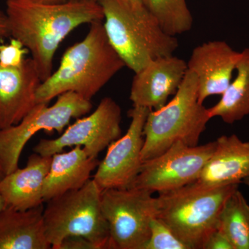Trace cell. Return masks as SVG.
Segmentation results:
<instances>
[{
  "label": "cell",
  "mask_w": 249,
  "mask_h": 249,
  "mask_svg": "<svg viewBox=\"0 0 249 249\" xmlns=\"http://www.w3.org/2000/svg\"><path fill=\"white\" fill-rule=\"evenodd\" d=\"M202 249H235V248L227 236L219 229H216L205 241Z\"/></svg>",
  "instance_id": "cell-24"
},
{
  "label": "cell",
  "mask_w": 249,
  "mask_h": 249,
  "mask_svg": "<svg viewBox=\"0 0 249 249\" xmlns=\"http://www.w3.org/2000/svg\"><path fill=\"white\" fill-rule=\"evenodd\" d=\"M214 147L215 141L196 146L175 142L160 155L143 162L131 188L160 194L191 184L199 178Z\"/></svg>",
  "instance_id": "cell-9"
},
{
  "label": "cell",
  "mask_w": 249,
  "mask_h": 249,
  "mask_svg": "<svg viewBox=\"0 0 249 249\" xmlns=\"http://www.w3.org/2000/svg\"><path fill=\"white\" fill-rule=\"evenodd\" d=\"M4 177V174L3 173L2 169H1V165H0V180Z\"/></svg>",
  "instance_id": "cell-30"
},
{
  "label": "cell",
  "mask_w": 249,
  "mask_h": 249,
  "mask_svg": "<svg viewBox=\"0 0 249 249\" xmlns=\"http://www.w3.org/2000/svg\"><path fill=\"white\" fill-rule=\"evenodd\" d=\"M150 237L142 249H191L158 216L150 222Z\"/></svg>",
  "instance_id": "cell-22"
},
{
  "label": "cell",
  "mask_w": 249,
  "mask_h": 249,
  "mask_svg": "<svg viewBox=\"0 0 249 249\" xmlns=\"http://www.w3.org/2000/svg\"><path fill=\"white\" fill-rule=\"evenodd\" d=\"M217 229L227 236L235 249H249V205L239 189L224 203Z\"/></svg>",
  "instance_id": "cell-20"
},
{
  "label": "cell",
  "mask_w": 249,
  "mask_h": 249,
  "mask_svg": "<svg viewBox=\"0 0 249 249\" xmlns=\"http://www.w3.org/2000/svg\"><path fill=\"white\" fill-rule=\"evenodd\" d=\"M108 40L134 73L152 60L173 55L178 47L176 36L167 34L145 5L127 0H99Z\"/></svg>",
  "instance_id": "cell-3"
},
{
  "label": "cell",
  "mask_w": 249,
  "mask_h": 249,
  "mask_svg": "<svg viewBox=\"0 0 249 249\" xmlns=\"http://www.w3.org/2000/svg\"><path fill=\"white\" fill-rule=\"evenodd\" d=\"M99 163L79 145L69 152L54 154L44 185V202L82 188L89 181L91 174Z\"/></svg>",
  "instance_id": "cell-18"
},
{
  "label": "cell",
  "mask_w": 249,
  "mask_h": 249,
  "mask_svg": "<svg viewBox=\"0 0 249 249\" xmlns=\"http://www.w3.org/2000/svg\"><path fill=\"white\" fill-rule=\"evenodd\" d=\"M152 195L134 188L102 191L111 249H142L150 237V222L158 214V199Z\"/></svg>",
  "instance_id": "cell-8"
},
{
  "label": "cell",
  "mask_w": 249,
  "mask_h": 249,
  "mask_svg": "<svg viewBox=\"0 0 249 249\" xmlns=\"http://www.w3.org/2000/svg\"><path fill=\"white\" fill-rule=\"evenodd\" d=\"M59 249H98L97 247L83 237H67L61 245Z\"/></svg>",
  "instance_id": "cell-25"
},
{
  "label": "cell",
  "mask_w": 249,
  "mask_h": 249,
  "mask_svg": "<svg viewBox=\"0 0 249 249\" xmlns=\"http://www.w3.org/2000/svg\"><path fill=\"white\" fill-rule=\"evenodd\" d=\"M211 119L209 108L199 103L196 74L188 70L173 99L149 112L143 129L142 161L160 155L177 142L197 145Z\"/></svg>",
  "instance_id": "cell-4"
},
{
  "label": "cell",
  "mask_w": 249,
  "mask_h": 249,
  "mask_svg": "<svg viewBox=\"0 0 249 249\" xmlns=\"http://www.w3.org/2000/svg\"><path fill=\"white\" fill-rule=\"evenodd\" d=\"M41 83L31 58H26L19 67L0 65V131L19 124L35 107Z\"/></svg>",
  "instance_id": "cell-14"
},
{
  "label": "cell",
  "mask_w": 249,
  "mask_h": 249,
  "mask_svg": "<svg viewBox=\"0 0 249 249\" xmlns=\"http://www.w3.org/2000/svg\"><path fill=\"white\" fill-rule=\"evenodd\" d=\"M235 79L231 82L222 98L209 108L210 117H219L227 124H233L249 115V48L241 52Z\"/></svg>",
  "instance_id": "cell-19"
},
{
  "label": "cell",
  "mask_w": 249,
  "mask_h": 249,
  "mask_svg": "<svg viewBox=\"0 0 249 249\" xmlns=\"http://www.w3.org/2000/svg\"><path fill=\"white\" fill-rule=\"evenodd\" d=\"M6 207V205L5 204L4 199H3L2 196H1V193H0V211H2Z\"/></svg>",
  "instance_id": "cell-28"
},
{
  "label": "cell",
  "mask_w": 249,
  "mask_h": 249,
  "mask_svg": "<svg viewBox=\"0 0 249 249\" xmlns=\"http://www.w3.org/2000/svg\"><path fill=\"white\" fill-rule=\"evenodd\" d=\"M249 178V142L235 134L221 136L196 181L191 184L201 188L240 184Z\"/></svg>",
  "instance_id": "cell-15"
},
{
  "label": "cell",
  "mask_w": 249,
  "mask_h": 249,
  "mask_svg": "<svg viewBox=\"0 0 249 249\" xmlns=\"http://www.w3.org/2000/svg\"><path fill=\"white\" fill-rule=\"evenodd\" d=\"M122 110L110 97L103 98L92 114L78 119L58 138L41 139L34 151L44 157H52L67 147H83L90 157L99 154L121 137Z\"/></svg>",
  "instance_id": "cell-10"
},
{
  "label": "cell",
  "mask_w": 249,
  "mask_h": 249,
  "mask_svg": "<svg viewBox=\"0 0 249 249\" xmlns=\"http://www.w3.org/2000/svg\"><path fill=\"white\" fill-rule=\"evenodd\" d=\"M29 1L38 3V4H55L65 2V1H68V0H29Z\"/></svg>",
  "instance_id": "cell-27"
},
{
  "label": "cell",
  "mask_w": 249,
  "mask_h": 249,
  "mask_svg": "<svg viewBox=\"0 0 249 249\" xmlns=\"http://www.w3.org/2000/svg\"><path fill=\"white\" fill-rule=\"evenodd\" d=\"M144 5L170 36L191 30L193 18L186 0H144Z\"/></svg>",
  "instance_id": "cell-21"
},
{
  "label": "cell",
  "mask_w": 249,
  "mask_h": 249,
  "mask_svg": "<svg viewBox=\"0 0 249 249\" xmlns=\"http://www.w3.org/2000/svg\"><path fill=\"white\" fill-rule=\"evenodd\" d=\"M240 55L222 40L209 41L193 49L187 67L197 79L199 103L204 104L206 98L226 91Z\"/></svg>",
  "instance_id": "cell-13"
},
{
  "label": "cell",
  "mask_w": 249,
  "mask_h": 249,
  "mask_svg": "<svg viewBox=\"0 0 249 249\" xmlns=\"http://www.w3.org/2000/svg\"><path fill=\"white\" fill-rule=\"evenodd\" d=\"M28 52L20 41L11 37L9 44L0 45V65L5 67L21 66Z\"/></svg>",
  "instance_id": "cell-23"
},
{
  "label": "cell",
  "mask_w": 249,
  "mask_h": 249,
  "mask_svg": "<svg viewBox=\"0 0 249 249\" xmlns=\"http://www.w3.org/2000/svg\"><path fill=\"white\" fill-rule=\"evenodd\" d=\"M187 71V62L173 55L152 60L134 73L129 99L133 106L160 109L178 91Z\"/></svg>",
  "instance_id": "cell-12"
},
{
  "label": "cell",
  "mask_w": 249,
  "mask_h": 249,
  "mask_svg": "<svg viewBox=\"0 0 249 249\" xmlns=\"http://www.w3.org/2000/svg\"><path fill=\"white\" fill-rule=\"evenodd\" d=\"M9 36V31L6 15L0 11V39Z\"/></svg>",
  "instance_id": "cell-26"
},
{
  "label": "cell",
  "mask_w": 249,
  "mask_h": 249,
  "mask_svg": "<svg viewBox=\"0 0 249 249\" xmlns=\"http://www.w3.org/2000/svg\"><path fill=\"white\" fill-rule=\"evenodd\" d=\"M132 4L136 5H144V0H127Z\"/></svg>",
  "instance_id": "cell-29"
},
{
  "label": "cell",
  "mask_w": 249,
  "mask_h": 249,
  "mask_svg": "<svg viewBox=\"0 0 249 249\" xmlns=\"http://www.w3.org/2000/svg\"><path fill=\"white\" fill-rule=\"evenodd\" d=\"M43 205L27 211H0V249H52L46 236Z\"/></svg>",
  "instance_id": "cell-17"
},
{
  "label": "cell",
  "mask_w": 249,
  "mask_h": 249,
  "mask_svg": "<svg viewBox=\"0 0 249 249\" xmlns=\"http://www.w3.org/2000/svg\"><path fill=\"white\" fill-rule=\"evenodd\" d=\"M242 182L245 183L247 185V187L249 188V178H245Z\"/></svg>",
  "instance_id": "cell-31"
},
{
  "label": "cell",
  "mask_w": 249,
  "mask_h": 249,
  "mask_svg": "<svg viewBox=\"0 0 249 249\" xmlns=\"http://www.w3.org/2000/svg\"><path fill=\"white\" fill-rule=\"evenodd\" d=\"M80 1H83V0H80ZM85 1H96V2H98V1H99V0H85Z\"/></svg>",
  "instance_id": "cell-32"
},
{
  "label": "cell",
  "mask_w": 249,
  "mask_h": 249,
  "mask_svg": "<svg viewBox=\"0 0 249 249\" xmlns=\"http://www.w3.org/2000/svg\"><path fill=\"white\" fill-rule=\"evenodd\" d=\"M52 157L35 153L29 156L24 168L4 175L0 180V193L6 206L27 211L44 203V185Z\"/></svg>",
  "instance_id": "cell-16"
},
{
  "label": "cell",
  "mask_w": 249,
  "mask_h": 249,
  "mask_svg": "<svg viewBox=\"0 0 249 249\" xmlns=\"http://www.w3.org/2000/svg\"><path fill=\"white\" fill-rule=\"evenodd\" d=\"M150 110L133 106L129 111L131 122L127 132L108 146L106 157L100 162L93 176V181L101 191L132 186L143 163V129Z\"/></svg>",
  "instance_id": "cell-11"
},
{
  "label": "cell",
  "mask_w": 249,
  "mask_h": 249,
  "mask_svg": "<svg viewBox=\"0 0 249 249\" xmlns=\"http://www.w3.org/2000/svg\"><path fill=\"white\" fill-rule=\"evenodd\" d=\"M5 14L9 35L31 52L42 82L52 74L54 55L65 37L83 24L103 19L99 3L85 0L55 4L7 0Z\"/></svg>",
  "instance_id": "cell-1"
},
{
  "label": "cell",
  "mask_w": 249,
  "mask_h": 249,
  "mask_svg": "<svg viewBox=\"0 0 249 249\" xmlns=\"http://www.w3.org/2000/svg\"><path fill=\"white\" fill-rule=\"evenodd\" d=\"M238 188L239 184L211 188L189 184L160 193L157 216L191 249H202L208 237L217 229L224 203Z\"/></svg>",
  "instance_id": "cell-5"
},
{
  "label": "cell",
  "mask_w": 249,
  "mask_h": 249,
  "mask_svg": "<svg viewBox=\"0 0 249 249\" xmlns=\"http://www.w3.org/2000/svg\"><path fill=\"white\" fill-rule=\"evenodd\" d=\"M91 101L78 93L67 91L57 97L53 106L37 103L19 124L0 131V165L4 175L18 169L26 144L37 132L45 130L62 133L72 119L91 111Z\"/></svg>",
  "instance_id": "cell-7"
},
{
  "label": "cell",
  "mask_w": 249,
  "mask_h": 249,
  "mask_svg": "<svg viewBox=\"0 0 249 249\" xmlns=\"http://www.w3.org/2000/svg\"><path fill=\"white\" fill-rule=\"evenodd\" d=\"M90 24L85 38L67 49L56 71L42 82L37 103H49L67 91L91 101L125 67L108 40L102 21Z\"/></svg>",
  "instance_id": "cell-2"
},
{
  "label": "cell",
  "mask_w": 249,
  "mask_h": 249,
  "mask_svg": "<svg viewBox=\"0 0 249 249\" xmlns=\"http://www.w3.org/2000/svg\"><path fill=\"white\" fill-rule=\"evenodd\" d=\"M102 191L93 179L46 201L43 218L46 236L52 249H59L70 237H83L98 249L110 248L109 227L101 205Z\"/></svg>",
  "instance_id": "cell-6"
}]
</instances>
